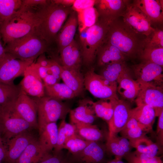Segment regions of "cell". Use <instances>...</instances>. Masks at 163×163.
<instances>
[{
  "instance_id": "obj_1",
  "label": "cell",
  "mask_w": 163,
  "mask_h": 163,
  "mask_svg": "<svg viewBox=\"0 0 163 163\" xmlns=\"http://www.w3.org/2000/svg\"><path fill=\"white\" fill-rule=\"evenodd\" d=\"M73 11L72 7H65L50 0L34 12V33L50 46L54 42L65 21Z\"/></svg>"
},
{
  "instance_id": "obj_2",
  "label": "cell",
  "mask_w": 163,
  "mask_h": 163,
  "mask_svg": "<svg viewBox=\"0 0 163 163\" xmlns=\"http://www.w3.org/2000/svg\"><path fill=\"white\" fill-rule=\"evenodd\" d=\"M144 39L119 18L109 25L104 42L117 48L127 59H133L139 58Z\"/></svg>"
},
{
  "instance_id": "obj_3",
  "label": "cell",
  "mask_w": 163,
  "mask_h": 163,
  "mask_svg": "<svg viewBox=\"0 0 163 163\" xmlns=\"http://www.w3.org/2000/svg\"><path fill=\"white\" fill-rule=\"evenodd\" d=\"M35 12L21 7L0 24V33L5 45L34 31Z\"/></svg>"
},
{
  "instance_id": "obj_4",
  "label": "cell",
  "mask_w": 163,
  "mask_h": 163,
  "mask_svg": "<svg viewBox=\"0 0 163 163\" xmlns=\"http://www.w3.org/2000/svg\"><path fill=\"white\" fill-rule=\"evenodd\" d=\"M109 25L99 19L93 26L79 33L82 61L86 66L93 64L99 48L104 42Z\"/></svg>"
},
{
  "instance_id": "obj_5",
  "label": "cell",
  "mask_w": 163,
  "mask_h": 163,
  "mask_svg": "<svg viewBox=\"0 0 163 163\" xmlns=\"http://www.w3.org/2000/svg\"><path fill=\"white\" fill-rule=\"evenodd\" d=\"M49 46L34 31L5 45V53L23 60L35 61L40 55L48 51Z\"/></svg>"
},
{
  "instance_id": "obj_6",
  "label": "cell",
  "mask_w": 163,
  "mask_h": 163,
  "mask_svg": "<svg viewBox=\"0 0 163 163\" xmlns=\"http://www.w3.org/2000/svg\"><path fill=\"white\" fill-rule=\"evenodd\" d=\"M32 97L37 108L38 130L48 123L65 120L71 110L62 100L46 95Z\"/></svg>"
},
{
  "instance_id": "obj_7",
  "label": "cell",
  "mask_w": 163,
  "mask_h": 163,
  "mask_svg": "<svg viewBox=\"0 0 163 163\" xmlns=\"http://www.w3.org/2000/svg\"><path fill=\"white\" fill-rule=\"evenodd\" d=\"M14 101L0 105V123L3 129L2 137L6 142L18 134L35 129L16 111L14 105Z\"/></svg>"
},
{
  "instance_id": "obj_8",
  "label": "cell",
  "mask_w": 163,
  "mask_h": 163,
  "mask_svg": "<svg viewBox=\"0 0 163 163\" xmlns=\"http://www.w3.org/2000/svg\"><path fill=\"white\" fill-rule=\"evenodd\" d=\"M84 76V87L94 97L100 99H119L117 94V82H110L96 74L93 68Z\"/></svg>"
},
{
  "instance_id": "obj_9",
  "label": "cell",
  "mask_w": 163,
  "mask_h": 163,
  "mask_svg": "<svg viewBox=\"0 0 163 163\" xmlns=\"http://www.w3.org/2000/svg\"><path fill=\"white\" fill-rule=\"evenodd\" d=\"M121 17L123 22L138 34L146 37L155 30L147 16L130 1L128 2Z\"/></svg>"
},
{
  "instance_id": "obj_10",
  "label": "cell",
  "mask_w": 163,
  "mask_h": 163,
  "mask_svg": "<svg viewBox=\"0 0 163 163\" xmlns=\"http://www.w3.org/2000/svg\"><path fill=\"white\" fill-rule=\"evenodd\" d=\"M130 68L136 81L140 85L163 86V67L149 62L142 61L132 65Z\"/></svg>"
},
{
  "instance_id": "obj_11",
  "label": "cell",
  "mask_w": 163,
  "mask_h": 163,
  "mask_svg": "<svg viewBox=\"0 0 163 163\" xmlns=\"http://www.w3.org/2000/svg\"><path fill=\"white\" fill-rule=\"evenodd\" d=\"M34 61L17 59L5 53L0 59V82L14 83L15 79L23 75L26 68Z\"/></svg>"
},
{
  "instance_id": "obj_12",
  "label": "cell",
  "mask_w": 163,
  "mask_h": 163,
  "mask_svg": "<svg viewBox=\"0 0 163 163\" xmlns=\"http://www.w3.org/2000/svg\"><path fill=\"white\" fill-rule=\"evenodd\" d=\"M140 86V89L135 100L137 106H150L155 109L156 117H158L163 111V86L150 84Z\"/></svg>"
},
{
  "instance_id": "obj_13",
  "label": "cell",
  "mask_w": 163,
  "mask_h": 163,
  "mask_svg": "<svg viewBox=\"0 0 163 163\" xmlns=\"http://www.w3.org/2000/svg\"><path fill=\"white\" fill-rule=\"evenodd\" d=\"M23 75L19 84L23 91L32 97H40L45 95L44 85L38 74L35 61L26 68Z\"/></svg>"
},
{
  "instance_id": "obj_14",
  "label": "cell",
  "mask_w": 163,
  "mask_h": 163,
  "mask_svg": "<svg viewBox=\"0 0 163 163\" xmlns=\"http://www.w3.org/2000/svg\"><path fill=\"white\" fill-rule=\"evenodd\" d=\"M129 0H97L94 7L99 19L109 25L121 17Z\"/></svg>"
},
{
  "instance_id": "obj_15",
  "label": "cell",
  "mask_w": 163,
  "mask_h": 163,
  "mask_svg": "<svg viewBox=\"0 0 163 163\" xmlns=\"http://www.w3.org/2000/svg\"><path fill=\"white\" fill-rule=\"evenodd\" d=\"M32 130L18 134L6 142L7 152L4 163H14L28 145L38 138Z\"/></svg>"
},
{
  "instance_id": "obj_16",
  "label": "cell",
  "mask_w": 163,
  "mask_h": 163,
  "mask_svg": "<svg viewBox=\"0 0 163 163\" xmlns=\"http://www.w3.org/2000/svg\"><path fill=\"white\" fill-rule=\"evenodd\" d=\"M132 108L127 101L117 100L114 107L111 119L107 123L109 137L117 136L127 122Z\"/></svg>"
},
{
  "instance_id": "obj_17",
  "label": "cell",
  "mask_w": 163,
  "mask_h": 163,
  "mask_svg": "<svg viewBox=\"0 0 163 163\" xmlns=\"http://www.w3.org/2000/svg\"><path fill=\"white\" fill-rule=\"evenodd\" d=\"M15 109L20 115L35 129H38L37 112L35 103L32 97L22 89L14 101Z\"/></svg>"
},
{
  "instance_id": "obj_18",
  "label": "cell",
  "mask_w": 163,
  "mask_h": 163,
  "mask_svg": "<svg viewBox=\"0 0 163 163\" xmlns=\"http://www.w3.org/2000/svg\"><path fill=\"white\" fill-rule=\"evenodd\" d=\"M132 3L147 16L152 24H163V0H134Z\"/></svg>"
},
{
  "instance_id": "obj_19",
  "label": "cell",
  "mask_w": 163,
  "mask_h": 163,
  "mask_svg": "<svg viewBox=\"0 0 163 163\" xmlns=\"http://www.w3.org/2000/svg\"><path fill=\"white\" fill-rule=\"evenodd\" d=\"M101 142H91L81 152L72 156L74 161L82 163H103L107 152Z\"/></svg>"
},
{
  "instance_id": "obj_20",
  "label": "cell",
  "mask_w": 163,
  "mask_h": 163,
  "mask_svg": "<svg viewBox=\"0 0 163 163\" xmlns=\"http://www.w3.org/2000/svg\"><path fill=\"white\" fill-rule=\"evenodd\" d=\"M78 26L77 13L73 11L56 37L54 42L56 44L58 51L74 40Z\"/></svg>"
},
{
  "instance_id": "obj_21",
  "label": "cell",
  "mask_w": 163,
  "mask_h": 163,
  "mask_svg": "<svg viewBox=\"0 0 163 163\" xmlns=\"http://www.w3.org/2000/svg\"><path fill=\"white\" fill-rule=\"evenodd\" d=\"M71 123L92 124L96 115L93 106L92 102L89 99H84L79 102L76 108L70 110L69 113Z\"/></svg>"
},
{
  "instance_id": "obj_22",
  "label": "cell",
  "mask_w": 163,
  "mask_h": 163,
  "mask_svg": "<svg viewBox=\"0 0 163 163\" xmlns=\"http://www.w3.org/2000/svg\"><path fill=\"white\" fill-rule=\"evenodd\" d=\"M59 52L61 65L62 66L66 68L80 70L82 62V54L79 46L75 40Z\"/></svg>"
},
{
  "instance_id": "obj_23",
  "label": "cell",
  "mask_w": 163,
  "mask_h": 163,
  "mask_svg": "<svg viewBox=\"0 0 163 163\" xmlns=\"http://www.w3.org/2000/svg\"><path fill=\"white\" fill-rule=\"evenodd\" d=\"M131 114L147 133L152 132L153 125L156 117L155 109L147 105H142L132 108Z\"/></svg>"
},
{
  "instance_id": "obj_24",
  "label": "cell",
  "mask_w": 163,
  "mask_h": 163,
  "mask_svg": "<svg viewBox=\"0 0 163 163\" xmlns=\"http://www.w3.org/2000/svg\"><path fill=\"white\" fill-rule=\"evenodd\" d=\"M101 68L98 74L111 82H117L123 76L133 74L131 68L128 66L126 61L110 63Z\"/></svg>"
},
{
  "instance_id": "obj_25",
  "label": "cell",
  "mask_w": 163,
  "mask_h": 163,
  "mask_svg": "<svg viewBox=\"0 0 163 163\" xmlns=\"http://www.w3.org/2000/svg\"><path fill=\"white\" fill-rule=\"evenodd\" d=\"M117 82V91L124 100L131 102L135 101L140 89V86L133 79L132 74L123 76Z\"/></svg>"
},
{
  "instance_id": "obj_26",
  "label": "cell",
  "mask_w": 163,
  "mask_h": 163,
  "mask_svg": "<svg viewBox=\"0 0 163 163\" xmlns=\"http://www.w3.org/2000/svg\"><path fill=\"white\" fill-rule=\"evenodd\" d=\"M96 57L97 64L101 67L110 63L128 59L117 48L105 42L99 48Z\"/></svg>"
},
{
  "instance_id": "obj_27",
  "label": "cell",
  "mask_w": 163,
  "mask_h": 163,
  "mask_svg": "<svg viewBox=\"0 0 163 163\" xmlns=\"http://www.w3.org/2000/svg\"><path fill=\"white\" fill-rule=\"evenodd\" d=\"M61 77L64 83L74 92L76 96L82 94L84 87V76L80 70L62 66Z\"/></svg>"
},
{
  "instance_id": "obj_28",
  "label": "cell",
  "mask_w": 163,
  "mask_h": 163,
  "mask_svg": "<svg viewBox=\"0 0 163 163\" xmlns=\"http://www.w3.org/2000/svg\"><path fill=\"white\" fill-rule=\"evenodd\" d=\"M38 131V140L42 148L47 152L53 151L57 141L58 127L56 122L47 124Z\"/></svg>"
},
{
  "instance_id": "obj_29",
  "label": "cell",
  "mask_w": 163,
  "mask_h": 163,
  "mask_svg": "<svg viewBox=\"0 0 163 163\" xmlns=\"http://www.w3.org/2000/svg\"><path fill=\"white\" fill-rule=\"evenodd\" d=\"M74 125L76 134L83 139L90 142H101L106 140L108 132L100 129L96 125L77 123Z\"/></svg>"
},
{
  "instance_id": "obj_30",
  "label": "cell",
  "mask_w": 163,
  "mask_h": 163,
  "mask_svg": "<svg viewBox=\"0 0 163 163\" xmlns=\"http://www.w3.org/2000/svg\"><path fill=\"white\" fill-rule=\"evenodd\" d=\"M50 152L43 149L37 138L28 145L14 163H38Z\"/></svg>"
},
{
  "instance_id": "obj_31",
  "label": "cell",
  "mask_w": 163,
  "mask_h": 163,
  "mask_svg": "<svg viewBox=\"0 0 163 163\" xmlns=\"http://www.w3.org/2000/svg\"><path fill=\"white\" fill-rule=\"evenodd\" d=\"M119 133L121 136L129 140L132 146L136 141L146 136L147 133L131 114L126 124Z\"/></svg>"
},
{
  "instance_id": "obj_32",
  "label": "cell",
  "mask_w": 163,
  "mask_h": 163,
  "mask_svg": "<svg viewBox=\"0 0 163 163\" xmlns=\"http://www.w3.org/2000/svg\"><path fill=\"white\" fill-rule=\"evenodd\" d=\"M119 99H101L93 102V106L96 117L105 121L107 123L112 117L115 104Z\"/></svg>"
},
{
  "instance_id": "obj_33",
  "label": "cell",
  "mask_w": 163,
  "mask_h": 163,
  "mask_svg": "<svg viewBox=\"0 0 163 163\" xmlns=\"http://www.w3.org/2000/svg\"><path fill=\"white\" fill-rule=\"evenodd\" d=\"M133 147L138 152L144 154L150 158L158 156L162 152L163 149L146 136L137 140L133 144Z\"/></svg>"
},
{
  "instance_id": "obj_34",
  "label": "cell",
  "mask_w": 163,
  "mask_h": 163,
  "mask_svg": "<svg viewBox=\"0 0 163 163\" xmlns=\"http://www.w3.org/2000/svg\"><path fill=\"white\" fill-rule=\"evenodd\" d=\"M76 13L79 33L94 25L99 19L98 13L94 6Z\"/></svg>"
},
{
  "instance_id": "obj_35",
  "label": "cell",
  "mask_w": 163,
  "mask_h": 163,
  "mask_svg": "<svg viewBox=\"0 0 163 163\" xmlns=\"http://www.w3.org/2000/svg\"><path fill=\"white\" fill-rule=\"evenodd\" d=\"M44 86L45 95L49 97L62 101L76 97L74 92L64 83Z\"/></svg>"
},
{
  "instance_id": "obj_36",
  "label": "cell",
  "mask_w": 163,
  "mask_h": 163,
  "mask_svg": "<svg viewBox=\"0 0 163 163\" xmlns=\"http://www.w3.org/2000/svg\"><path fill=\"white\" fill-rule=\"evenodd\" d=\"M21 90L20 84L0 82V105L15 101Z\"/></svg>"
},
{
  "instance_id": "obj_37",
  "label": "cell",
  "mask_w": 163,
  "mask_h": 163,
  "mask_svg": "<svg viewBox=\"0 0 163 163\" xmlns=\"http://www.w3.org/2000/svg\"><path fill=\"white\" fill-rule=\"evenodd\" d=\"M21 3L22 0H0V24L18 11Z\"/></svg>"
},
{
  "instance_id": "obj_38",
  "label": "cell",
  "mask_w": 163,
  "mask_h": 163,
  "mask_svg": "<svg viewBox=\"0 0 163 163\" xmlns=\"http://www.w3.org/2000/svg\"><path fill=\"white\" fill-rule=\"evenodd\" d=\"M90 142L83 139L76 134L66 139L63 149L67 150L73 157L82 151Z\"/></svg>"
},
{
  "instance_id": "obj_39",
  "label": "cell",
  "mask_w": 163,
  "mask_h": 163,
  "mask_svg": "<svg viewBox=\"0 0 163 163\" xmlns=\"http://www.w3.org/2000/svg\"><path fill=\"white\" fill-rule=\"evenodd\" d=\"M139 59L142 61L149 62L163 67V48H144Z\"/></svg>"
},
{
  "instance_id": "obj_40",
  "label": "cell",
  "mask_w": 163,
  "mask_h": 163,
  "mask_svg": "<svg viewBox=\"0 0 163 163\" xmlns=\"http://www.w3.org/2000/svg\"><path fill=\"white\" fill-rule=\"evenodd\" d=\"M143 48H163V30L158 28L154 30L143 40Z\"/></svg>"
},
{
  "instance_id": "obj_41",
  "label": "cell",
  "mask_w": 163,
  "mask_h": 163,
  "mask_svg": "<svg viewBox=\"0 0 163 163\" xmlns=\"http://www.w3.org/2000/svg\"><path fill=\"white\" fill-rule=\"evenodd\" d=\"M124 157L128 163H163L161 158L158 156L150 158L136 150L131 152Z\"/></svg>"
},
{
  "instance_id": "obj_42",
  "label": "cell",
  "mask_w": 163,
  "mask_h": 163,
  "mask_svg": "<svg viewBox=\"0 0 163 163\" xmlns=\"http://www.w3.org/2000/svg\"><path fill=\"white\" fill-rule=\"evenodd\" d=\"M38 163H74V160L72 156L65 155L62 150L58 152L53 151Z\"/></svg>"
},
{
  "instance_id": "obj_43",
  "label": "cell",
  "mask_w": 163,
  "mask_h": 163,
  "mask_svg": "<svg viewBox=\"0 0 163 163\" xmlns=\"http://www.w3.org/2000/svg\"><path fill=\"white\" fill-rule=\"evenodd\" d=\"M105 145L107 152L114 155L115 158L121 159L126 155L113 136L108 137Z\"/></svg>"
},
{
  "instance_id": "obj_44",
  "label": "cell",
  "mask_w": 163,
  "mask_h": 163,
  "mask_svg": "<svg viewBox=\"0 0 163 163\" xmlns=\"http://www.w3.org/2000/svg\"><path fill=\"white\" fill-rule=\"evenodd\" d=\"M97 1V0H75L72 8L73 11L77 13L94 7Z\"/></svg>"
},
{
  "instance_id": "obj_45",
  "label": "cell",
  "mask_w": 163,
  "mask_h": 163,
  "mask_svg": "<svg viewBox=\"0 0 163 163\" xmlns=\"http://www.w3.org/2000/svg\"><path fill=\"white\" fill-rule=\"evenodd\" d=\"M66 137L62 120L58 128L57 141L55 148L53 150L54 152H58L62 150L65 144Z\"/></svg>"
},
{
  "instance_id": "obj_46",
  "label": "cell",
  "mask_w": 163,
  "mask_h": 163,
  "mask_svg": "<svg viewBox=\"0 0 163 163\" xmlns=\"http://www.w3.org/2000/svg\"><path fill=\"white\" fill-rule=\"evenodd\" d=\"M50 1L46 0H22L21 7L35 11L40 6L46 4Z\"/></svg>"
},
{
  "instance_id": "obj_47",
  "label": "cell",
  "mask_w": 163,
  "mask_h": 163,
  "mask_svg": "<svg viewBox=\"0 0 163 163\" xmlns=\"http://www.w3.org/2000/svg\"><path fill=\"white\" fill-rule=\"evenodd\" d=\"M62 67V66L57 61L54 59H50L48 67L49 74H52L60 81L61 79Z\"/></svg>"
},
{
  "instance_id": "obj_48",
  "label": "cell",
  "mask_w": 163,
  "mask_h": 163,
  "mask_svg": "<svg viewBox=\"0 0 163 163\" xmlns=\"http://www.w3.org/2000/svg\"><path fill=\"white\" fill-rule=\"evenodd\" d=\"M156 131L157 142H156L160 147L163 146V111L159 115Z\"/></svg>"
},
{
  "instance_id": "obj_49",
  "label": "cell",
  "mask_w": 163,
  "mask_h": 163,
  "mask_svg": "<svg viewBox=\"0 0 163 163\" xmlns=\"http://www.w3.org/2000/svg\"><path fill=\"white\" fill-rule=\"evenodd\" d=\"M113 137L123 149L126 155L131 152L133 147L129 140L124 137L119 136L118 135Z\"/></svg>"
},
{
  "instance_id": "obj_50",
  "label": "cell",
  "mask_w": 163,
  "mask_h": 163,
  "mask_svg": "<svg viewBox=\"0 0 163 163\" xmlns=\"http://www.w3.org/2000/svg\"><path fill=\"white\" fill-rule=\"evenodd\" d=\"M65 130L66 138L72 136L76 134L75 126L70 123H66L65 120H62Z\"/></svg>"
},
{
  "instance_id": "obj_51",
  "label": "cell",
  "mask_w": 163,
  "mask_h": 163,
  "mask_svg": "<svg viewBox=\"0 0 163 163\" xmlns=\"http://www.w3.org/2000/svg\"><path fill=\"white\" fill-rule=\"evenodd\" d=\"M7 152V146L6 142L2 136L0 137V162H4Z\"/></svg>"
},
{
  "instance_id": "obj_52",
  "label": "cell",
  "mask_w": 163,
  "mask_h": 163,
  "mask_svg": "<svg viewBox=\"0 0 163 163\" xmlns=\"http://www.w3.org/2000/svg\"><path fill=\"white\" fill-rule=\"evenodd\" d=\"M44 85L51 86L58 83L59 81L53 75L48 74L43 80Z\"/></svg>"
},
{
  "instance_id": "obj_53",
  "label": "cell",
  "mask_w": 163,
  "mask_h": 163,
  "mask_svg": "<svg viewBox=\"0 0 163 163\" xmlns=\"http://www.w3.org/2000/svg\"><path fill=\"white\" fill-rule=\"evenodd\" d=\"M35 63L37 66L39 75L41 79L43 80L49 74L48 68L40 66L36 63L35 62Z\"/></svg>"
},
{
  "instance_id": "obj_54",
  "label": "cell",
  "mask_w": 163,
  "mask_h": 163,
  "mask_svg": "<svg viewBox=\"0 0 163 163\" xmlns=\"http://www.w3.org/2000/svg\"><path fill=\"white\" fill-rule=\"evenodd\" d=\"M51 1L54 3L66 7H71L75 0H53Z\"/></svg>"
},
{
  "instance_id": "obj_55",
  "label": "cell",
  "mask_w": 163,
  "mask_h": 163,
  "mask_svg": "<svg viewBox=\"0 0 163 163\" xmlns=\"http://www.w3.org/2000/svg\"><path fill=\"white\" fill-rule=\"evenodd\" d=\"M4 47L2 44L0 40V59L5 54Z\"/></svg>"
},
{
  "instance_id": "obj_56",
  "label": "cell",
  "mask_w": 163,
  "mask_h": 163,
  "mask_svg": "<svg viewBox=\"0 0 163 163\" xmlns=\"http://www.w3.org/2000/svg\"><path fill=\"white\" fill-rule=\"evenodd\" d=\"M3 134V129L0 123V137H2Z\"/></svg>"
},
{
  "instance_id": "obj_57",
  "label": "cell",
  "mask_w": 163,
  "mask_h": 163,
  "mask_svg": "<svg viewBox=\"0 0 163 163\" xmlns=\"http://www.w3.org/2000/svg\"><path fill=\"white\" fill-rule=\"evenodd\" d=\"M1 34H0V40H1Z\"/></svg>"
},
{
  "instance_id": "obj_58",
  "label": "cell",
  "mask_w": 163,
  "mask_h": 163,
  "mask_svg": "<svg viewBox=\"0 0 163 163\" xmlns=\"http://www.w3.org/2000/svg\"><path fill=\"white\" fill-rule=\"evenodd\" d=\"M0 163H1V162H0Z\"/></svg>"
}]
</instances>
